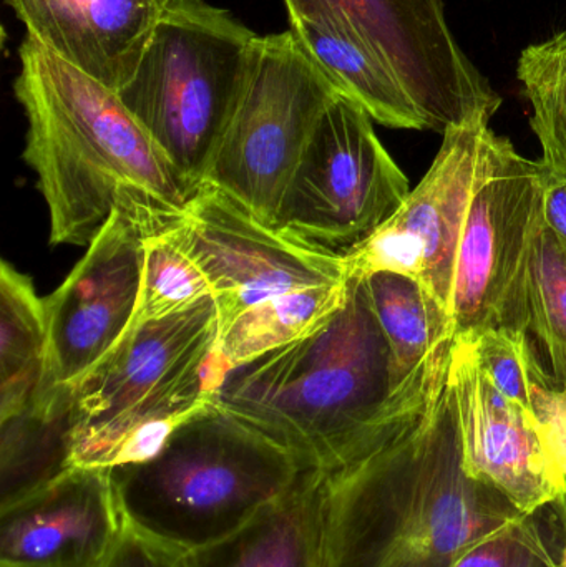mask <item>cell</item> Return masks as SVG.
<instances>
[{
    "mask_svg": "<svg viewBox=\"0 0 566 567\" xmlns=\"http://www.w3.org/2000/svg\"><path fill=\"white\" fill-rule=\"evenodd\" d=\"M455 336L395 389L359 445L322 472L321 567H452L517 522L462 460L451 382Z\"/></svg>",
    "mask_w": 566,
    "mask_h": 567,
    "instance_id": "1",
    "label": "cell"
},
{
    "mask_svg": "<svg viewBox=\"0 0 566 567\" xmlns=\"http://www.w3.org/2000/svg\"><path fill=\"white\" fill-rule=\"evenodd\" d=\"M13 92L25 113L50 245L89 246L113 213L146 235L179 225L192 189L119 93L27 35Z\"/></svg>",
    "mask_w": 566,
    "mask_h": 567,
    "instance_id": "2",
    "label": "cell"
},
{
    "mask_svg": "<svg viewBox=\"0 0 566 567\" xmlns=\"http://www.w3.org/2000/svg\"><path fill=\"white\" fill-rule=\"evenodd\" d=\"M398 389L364 279L308 336L228 370L213 402L291 450L308 468L341 463Z\"/></svg>",
    "mask_w": 566,
    "mask_h": 567,
    "instance_id": "3",
    "label": "cell"
},
{
    "mask_svg": "<svg viewBox=\"0 0 566 567\" xmlns=\"http://www.w3.org/2000/svg\"><path fill=\"white\" fill-rule=\"evenodd\" d=\"M179 231L218 309V383L228 370L308 336L348 299L344 256L288 238L213 186L189 198Z\"/></svg>",
    "mask_w": 566,
    "mask_h": 567,
    "instance_id": "4",
    "label": "cell"
},
{
    "mask_svg": "<svg viewBox=\"0 0 566 567\" xmlns=\"http://www.w3.org/2000/svg\"><path fill=\"white\" fill-rule=\"evenodd\" d=\"M308 470L291 450L213 402L155 458L112 476L126 523L189 553L235 535Z\"/></svg>",
    "mask_w": 566,
    "mask_h": 567,
    "instance_id": "5",
    "label": "cell"
},
{
    "mask_svg": "<svg viewBox=\"0 0 566 567\" xmlns=\"http://www.w3.org/2000/svg\"><path fill=\"white\" fill-rule=\"evenodd\" d=\"M261 37L205 0H173L123 105L148 132L195 195L241 103Z\"/></svg>",
    "mask_w": 566,
    "mask_h": 567,
    "instance_id": "6",
    "label": "cell"
},
{
    "mask_svg": "<svg viewBox=\"0 0 566 567\" xmlns=\"http://www.w3.org/2000/svg\"><path fill=\"white\" fill-rule=\"evenodd\" d=\"M339 93L291 30L261 37L248 89L203 185L219 189L259 221L275 226L306 146Z\"/></svg>",
    "mask_w": 566,
    "mask_h": 567,
    "instance_id": "7",
    "label": "cell"
},
{
    "mask_svg": "<svg viewBox=\"0 0 566 567\" xmlns=\"http://www.w3.org/2000/svg\"><path fill=\"white\" fill-rule=\"evenodd\" d=\"M409 193L408 176L375 135L369 113L339 93L306 146L272 228L344 256L388 223Z\"/></svg>",
    "mask_w": 566,
    "mask_h": 567,
    "instance_id": "8",
    "label": "cell"
},
{
    "mask_svg": "<svg viewBox=\"0 0 566 567\" xmlns=\"http://www.w3.org/2000/svg\"><path fill=\"white\" fill-rule=\"evenodd\" d=\"M542 223L544 165L507 142L475 189L459 243L451 306L455 336L501 327L527 332L528 269Z\"/></svg>",
    "mask_w": 566,
    "mask_h": 567,
    "instance_id": "9",
    "label": "cell"
},
{
    "mask_svg": "<svg viewBox=\"0 0 566 567\" xmlns=\"http://www.w3.org/2000/svg\"><path fill=\"white\" fill-rule=\"evenodd\" d=\"M289 22L339 16L389 66L425 130L488 118L502 99L465 55L449 27L444 0H285Z\"/></svg>",
    "mask_w": 566,
    "mask_h": 567,
    "instance_id": "10",
    "label": "cell"
},
{
    "mask_svg": "<svg viewBox=\"0 0 566 567\" xmlns=\"http://www.w3.org/2000/svg\"><path fill=\"white\" fill-rule=\"evenodd\" d=\"M488 123L478 118L442 135L438 156L404 205L344 255L351 278L382 271L409 276L451 310L455 259L472 198L508 142Z\"/></svg>",
    "mask_w": 566,
    "mask_h": 567,
    "instance_id": "11",
    "label": "cell"
},
{
    "mask_svg": "<svg viewBox=\"0 0 566 567\" xmlns=\"http://www.w3.org/2000/svg\"><path fill=\"white\" fill-rule=\"evenodd\" d=\"M146 233L115 212L45 302L49 353L32 406L50 409L123 336L138 303Z\"/></svg>",
    "mask_w": 566,
    "mask_h": 567,
    "instance_id": "12",
    "label": "cell"
},
{
    "mask_svg": "<svg viewBox=\"0 0 566 567\" xmlns=\"http://www.w3.org/2000/svg\"><path fill=\"white\" fill-rule=\"evenodd\" d=\"M451 382L465 472L524 515L564 498L566 478L537 416L488 382L469 336L452 343Z\"/></svg>",
    "mask_w": 566,
    "mask_h": 567,
    "instance_id": "13",
    "label": "cell"
},
{
    "mask_svg": "<svg viewBox=\"0 0 566 567\" xmlns=\"http://www.w3.org/2000/svg\"><path fill=\"white\" fill-rule=\"evenodd\" d=\"M218 309L213 297L163 317L135 322L70 386L72 429L115 415L213 362Z\"/></svg>",
    "mask_w": 566,
    "mask_h": 567,
    "instance_id": "14",
    "label": "cell"
},
{
    "mask_svg": "<svg viewBox=\"0 0 566 567\" xmlns=\"http://www.w3.org/2000/svg\"><path fill=\"white\" fill-rule=\"evenodd\" d=\"M123 526L112 472L69 468L0 509V567H100Z\"/></svg>",
    "mask_w": 566,
    "mask_h": 567,
    "instance_id": "15",
    "label": "cell"
},
{
    "mask_svg": "<svg viewBox=\"0 0 566 567\" xmlns=\"http://www.w3.org/2000/svg\"><path fill=\"white\" fill-rule=\"evenodd\" d=\"M27 35L119 92L173 0H6Z\"/></svg>",
    "mask_w": 566,
    "mask_h": 567,
    "instance_id": "16",
    "label": "cell"
},
{
    "mask_svg": "<svg viewBox=\"0 0 566 567\" xmlns=\"http://www.w3.org/2000/svg\"><path fill=\"white\" fill-rule=\"evenodd\" d=\"M213 362L115 415L70 432V468L115 470L155 458L173 433L213 403Z\"/></svg>",
    "mask_w": 566,
    "mask_h": 567,
    "instance_id": "17",
    "label": "cell"
},
{
    "mask_svg": "<svg viewBox=\"0 0 566 567\" xmlns=\"http://www.w3.org/2000/svg\"><path fill=\"white\" fill-rule=\"evenodd\" d=\"M322 472L298 485L235 535L185 553V567H321Z\"/></svg>",
    "mask_w": 566,
    "mask_h": 567,
    "instance_id": "18",
    "label": "cell"
},
{
    "mask_svg": "<svg viewBox=\"0 0 566 567\" xmlns=\"http://www.w3.org/2000/svg\"><path fill=\"white\" fill-rule=\"evenodd\" d=\"M291 23L305 52L325 70L342 95L389 128L425 130L424 120L391 69L339 16Z\"/></svg>",
    "mask_w": 566,
    "mask_h": 567,
    "instance_id": "19",
    "label": "cell"
},
{
    "mask_svg": "<svg viewBox=\"0 0 566 567\" xmlns=\"http://www.w3.org/2000/svg\"><path fill=\"white\" fill-rule=\"evenodd\" d=\"M45 302L32 279L0 266V422L35 402L47 375Z\"/></svg>",
    "mask_w": 566,
    "mask_h": 567,
    "instance_id": "20",
    "label": "cell"
},
{
    "mask_svg": "<svg viewBox=\"0 0 566 567\" xmlns=\"http://www.w3.org/2000/svg\"><path fill=\"white\" fill-rule=\"evenodd\" d=\"M372 309L391 350L398 386L432 350L455 336L451 310L421 282L398 272L364 278Z\"/></svg>",
    "mask_w": 566,
    "mask_h": 567,
    "instance_id": "21",
    "label": "cell"
},
{
    "mask_svg": "<svg viewBox=\"0 0 566 567\" xmlns=\"http://www.w3.org/2000/svg\"><path fill=\"white\" fill-rule=\"evenodd\" d=\"M70 396L53 409H29L2 420L0 509L70 468Z\"/></svg>",
    "mask_w": 566,
    "mask_h": 567,
    "instance_id": "22",
    "label": "cell"
},
{
    "mask_svg": "<svg viewBox=\"0 0 566 567\" xmlns=\"http://www.w3.org/2000/svg\"><path fill=\"white\" fill-rule=\"evenodd\" d=\"M213 297L212 284L183 239L179 225L146 236L135 322L163 319Z\"/></svg>",
    "mask_w": 566,
    "mask_h": 567,
    "instance_id": "23",
    "label": "cell"
},
{
    "mask_svg": "<svg viewBox=\"0 0 566 567\" xmlns=\"http://www.w3.org/2000/svg\"><path fill=\"white\" fill-rule=\"evenodd\" d=\"M527 332L541 343L554 382L566 389V248L545 223L528 269Z\"/></svg>",
    "mask_w": 566,
    "mask_h": 567,
    "instance_id": "24",
    "label": "cell"
},
{
    "mask_svg": "<svg viewBox=\"0 0 566 567\" xmlns=\"http://www.w3.org/2000/svg\"><path fill=\"white\" fill-rule=\"evenodd\" d=\"M517 76L531 102V125L547 168L566 172V32L522 50Z\"/></svg>",
    "mask_w": 566,
    "mask_h": 567,
    "instance_id": "25",
    "label": "cell"
},
{
    "mask_svg": "<svg viewBox=\"0 0 566 567\" xmlns=\"http://www.w3.org/2000/svg\"><path fill=\"white\" fill-rule=\"evenodd\" d=\"M566 546V496L472 546L452 567H552Z\"/></svg>",
    "mask_w": 566,
    "mask_h": 567,
    "instance_id": "26",
    "label": "cell"
},
{
    "mask_svg": "<svg viewBox=\"0 0 566 567\" xmlns=\"http://www.w3.org/2000/svg\"><path fill=\"white\" fill-rule=\"evenodd\" d=\"M474 342L482 372L507 399L534 412V396L547 369L538 362L531 336L522 330L488 329L469 336Z\"/></svg>",
    "mask_w": 566,
    "mask_h": 567,
    "instance_id": "27",
    "label": "cell"
},
{
    "mask_svg": "<svg viewBox=\"0 0 566 567\" xmlns=\"http://www.w3.org/2000/svg\"><path fill=\"white\" fill-rule=\"evenodd\" d=\"M185 553L172 548L125 522L115 546L100 567H185Z\"/></svg>",
    "mask_w": 566,
    "mask_h": 567,
    "instance_id": "28",
    "label": "cell"
},
{
    "mask_svg": "<svg viewBox=\"0 0 566 567\" xmlns=\"http://www.w3.org/2000/svg\"><path fill=\"white\" fill-rule=\"evenodd\" d=\"M534 413L566 478V389L557 385L550 373L535 390Z\"/></svg>",
    "mask_w": 566,
    "mask_h": 567,
    "instance_id": "29",
    "label": "cell"
},
{
    "mask_svg": "<svg viewBox=\"0 0 566 567\" xmlns=\"http://www.w3.org/2000/svg\"><path fill=\"white\" fill-rule=\"evenodd\" d=\"M544 223L566 248V172L545 165Z\"/></svg>",
    "mask_w": 566,
    "mask_h": 567,
    "instance_id": "30",
    "label": "cell"
},
{
    "mask_svg": "<svg viewBox=\"0 0 566 567\" xmlns=\"http://www.w3.org/2000/svg\"><path fill=\"white\" fill-rule=\"evenodd\" d=\"M560 567H566V546L564 549V555H562Z\"/></svg>",
    "mask_w": 566,
    "mask_h": 567,
    "instance_id": "31",
    "label": "cell"
},
{
    "mask_svg": "<svg viewBox=\"0 0 566 567\" xmlns=\"http://www.w3.org/2000/svg\"><path fill=\"white\" fill-rule=\"evenodd\" d=\"M552 567H560V565H557V566H552Z\"/></svg>",
    "mask_w": 566,
    "mask_h": 567,
    "instance_id": "32",
    "label": "cell"
}]
</instances>
